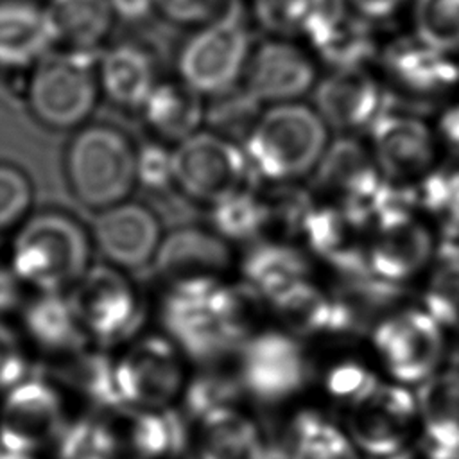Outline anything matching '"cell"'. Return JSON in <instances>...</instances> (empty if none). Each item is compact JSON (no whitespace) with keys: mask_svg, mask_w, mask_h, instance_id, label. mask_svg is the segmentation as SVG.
I'll list each match as a JSON object with an SVG mask.
<instances>
[{"mask_svg":"<svg viewBox=\"0 0 459 459\" xmlns=\"http://www.w3.org/2000/svg\"><path fill=\"white\" fill-rule=\"evenodd\" d=\"M260 310V298L246 283L195 278L170 283L161 303V321L188 357L212 362L244 346Z\"/></svg>","mask_w":459,"mask_h":459,"instance_id":"obj_1","label":"cell"},{"mask_svg":"<svg viewBox=\"0 0 459 459\" xmlns=\"http://www.w3.org/2000/svg\"><path fill=\"white\" fill-rule=\"evenodd\" d=\"M91 233L77 219L56 210L39 212L18 226L9 267L36 292H65L91 267Z\"/></svg>","mask_w":459,"mask_h":459,"instance_id":"obj_2","label":"cell"},{"mask_svg":"<svg viewBox=\"0 0 459 459\" xmlns=\"http://www.w3.org/2000/svg\"><path fill=\"white\" fill-rule=\"evenodd\" d=\"M328 143V126L316 108L294 100L264 109L242 149L256 176L289 183L314 172Z\"/></svg>","mask_w":459,"mask_h":459,"instance_id":"obj_3","label":"cell"},{"mask_svg":"<svg viewBox=\"0 0 459 459\" xmlns=\"http://www.w3.org/2000/svg\"><path fill=\"white\" fill-rule=\"evenodd\" d=\"M138 147L111 124L77 127L65 154V174L72 195L88 210L102 212L127 201L136 185Z\"/></svg>","mask_w":459,"mask_h":459,"instance_id":"obj_4","label":"cell"},{"mask_svg":"<svg viewBox=\"0 0 459 459\" xmlns=\"http://www.w3.org/2000/svg\"><path fill=\"white\" fill-rule=\"evenodd\" d=\"M99 52L63 50L32 66L27 84L29 109L50 129H77L91 117L100 86Z\"/></svg>","mask_w":459,"mask_h":459,"instance_id":"obj_5","label":"cell"},{"mask_svg":"<svg viewBox=\"0 0 459 459\" xmlns=\"http://www.w3.org/2000/svg\"><path fill=\"white\" fill-rule=\"evenodd\" d=\"M251 56L246 16L233 2L213 22L197 30L178 52L179 81L199 95L217 97L237 86Z\"/></svg>","mask_w":459,"mask_h":459,"instance_id":"obj_6","label":"cell"},{"mask_svg":"<svg viewBox=\"0 0 459 459\" xmlns=\"http://www.w3.org/2000/svg\"><path fill=\"white\" fill-rule=\"evenodd\" d=\"M174 185L190 199L215 204L249 190L255 170L240 143L213 131H197L172 151Z\"/></svg>","mask_w":459,"mask_h":459,"instance_id":"obj_7","label":"cell"},{"mask_svg":"<svg viewBox=\"0 0 459 459\" xmlns=\"http://www.w3.org/2000/svg\"><path fill=\"white\" fill-rule=\"evenodd\" d=\"M70 301L88 339L115 344L131 337L143 321L133 281L111 264L91 265L70 289Z\"/></svg>","mask_w":459,"mask_h":459,"instance_id":"obj_8","label":"cell"},{"mask_svg":"<svg viewBox=\"0 0 459 459\" xmlns=\"http://www.w3.org/2000/svg\"><path fill=\"white\" fill-rule=\"evenodd\" d=\"M432 230L418 219L412 204L382 212L368 233L366 260L373 276L402 285L414 280L437 255Z\"/></svg>","mask_w":459,"mask_h":459,"instance_id":"obj_9","label":"cell"},{"mask_svg":"<svg viewBox=\"0 0 459 459\" xmlns=\"http://www.w3.org/2000/svg\"><path fill=\"white\" fill-rule=\"evenodd\" d=\"M63 400L45 378L25 377L4 393L0 403V448L36 455L54 445L65 427Z\"/></svg>","mask_w":459,"mask_h":459,"instance_id":"obj_10","label":"cell"},{"mask_svg":"<svg viewBox=\"0 0 459 459\" xmlns=\"http://www.w3.org/2000/svg\"><path fill=\"white\" fill-rule=\"evenodd\" d=\"M373 344L396 380L425 382L443 359L445 328L425 308H403L378 321Z\"/></svg>","mask_w":459,"mask_h":459,"instance_id":"obj_11","label":"cell"},{"mask_svg":"<svg viewBox=\"0 0 459 459\" xmlns=\"http://www.w3.org/2000/svg\"><path fill=\"white\" fill-rule=\"evenodd\" d=\"M240 353V382L262 402H280L299 391L308 378L301 344L289 333L264 330L253 333Z\"/></svg>","mask_w":459,"mask_h":459,"instance_id":"obj_12","label":"cell"},{"mask_svg":"<svg viewBox=\"0 0 459 459\" xmlns=\"http://www.w3.org/2000/svg\"><path fill=\"white\" fill-rule=\"evenodd\" d=\"M115 382L126 407H163L183 382V366L174 344L160 335L136 341L115 362Z\"/></svg>","mask_w":459,"mask_h":459,"instance_id":"obj_13","label":"cell"},{"mask_svg":"<svg viewBox=\"0 0 459 459\" xmlns=\"http://www.w3.org/2000/svg\"><path fill=\"white\" fill-rule=\"evenodd\" d=\"M369 134L373 160L387 181L407 185L432 170L436 134L421 118L387 109L373 122Z\"/></svg>","mask_w":459,"mask_h":459,"instance_id":"obj_14","label":"cell"},{"mask_svg":"<svg viewBox=\"0 0 459 459\" xmlns=\"http://www.w3.org/2000/svg\"><path fill=\"white\" fill-rule=\"evenodd\" d=\"M163 231L158 213L138 201H124L97 212L91 240L108 264L136 271L152 264Z\"/></svg>","mask_w":459,"mask_h":459,"instance_id":"obj_15","label":"cell"},{"mask_svg":"<svg viewBox=\"0 0 459 459\" xmlns=\"http://www.w3.org/2000/svg\"><path fill=\"white\" fill-rule=\"evenodd\" d=\"M314 104L328 127L355 133L389 109V95L366 66L337 68L317 82Z\"/></svg>","mask_w":459,"mask_h":459,"instance_id":"obj_16","label":"cell"},{"mask_svg":"<svg viewBox=\"0 0 459 459\" xmlns=\"http://www.w3.org/2000/svg\"><path fill=\"white\" fill-rule=\"evenodd\" d=\"M242 79V86L262 104H280L294 102L310 91L317 70L301 47L287 38H273L251 50Z\"/></svg>","mask_w":459,"mask_h":459,"instance_id":"obj_17","label":"cell"},{"mask_svg":"<svg viewBox=\"0 0 459 459\" xmlns=\"http://www.w3.org/2000/svg\"><path fill=\"white\" fill-rule=\"evenodd\" d=\"M303 36L333 70L366 66L377 54L369 22L357 14L346 0H325Z\"/></svg>","mask_w":459,"mask_h":459,"instance_id":"obj_18","label":"cell"},{"mask_svg":"<svg viewBox=\"0 0 459 459\" xmlns=\"http://www.w3.org/2000/svg\"><path fill=\"white\" fill-rule=\"evenodd\" d=\"M416 409V398L409 391L380 384L368 400L353 405L351 437L369 455H393L403 446Z\"/></svg>","mask_w":459,"mask_h":459,"instance_id":"obj_19","label":"cell"},{"mask_svg":"<svg viewBox=\"0 0 459 459\" xmlns=\"http://www.w3.org/2000/svg\"><path fill=\"white\" fill-rule=\"evenodd\" d=\"M369 230L339 204H316L301 226L308 251L332 265L341 278L368 273Z\"/></svg>","mask_w":459,"mask_h":459,"instance_id":"obj_20","label":"cell"},{"mask_svg":"<svg viewBox=\"0 0 459 459\" xmlns=\"http://www.w3.org/2000/svg\"><path fill=\"white\" fill-rule=\"evenodd\" d=\"M231 264L228 240L213 230L179 226L163 235L152 267L169 283L195 278H219Z\"/></svg>","mask_w":459,"mask_h":459,"instance_id":"obj_21","label":"cell"},{"mask_svg":"<svg viewBox=\"0 0 459 459\" xmlns=\"http://www.w3.org/2000/svg\"><path fill=\"white\" fill-rule=\"evenodd\" d=\"M384 70L403 91L418 97L448 93L459 84V63L452 54L414 38H400L382 52Z\"/></svg>","mask_w":459,"mask_h":459,"instance_id":"obj_22","label":"cell"},{"mask_svg":"<svg viewBox=\"0 0 459 459\" xmlns=\"http://www.w3.org/2000/svg\"><path fill=\"white\" fill-rule=\"evenodd\" d=\"M269 303L278 317L301 335L350 333L362 326L344 298L325 292L308 278L294 283Z\"/></svg>","mask_w":459,"mask_h":459,"instance_id":"obj_23","label":"cell"},{"mask_svg":"<svg viewBox=\"0 0 459 459\" xmlns=\"http://www.w3.org/2000/svg\"><path fill=\"white\" fill-rule=\"evenodd\" d=\"M57 45L45 5L29 0H0V68H32Z\"/></svg>","mask_w":459,"mask_h":459,"instance_id":"obj_24","label":"cell"},{"mask_svg":"<svg viewBox=\"0 0 459 459\" xmlns=\"http://www.w3.org/2000/svg\"><path fill=\"white\" fill-rule=\"evenodd\" d=\"M99 86L120 109L140 111L156 86V66L151 54L134 43H118L100 54Z\"/></svg>","mask_w":459,"mask_h":459,"instance_id":"obj_25","label":"cell"},{"mask_svg":"<svg viewBox=\"0 0 459 459\" xmlns=\"http://www.w3.org/2000/svg\"><path fill=\"white\" fill-rule=\"evenodd\" d=\"M22 323L25 335L47 353L72 355L88 339L65 292H36L23 307Z\"/></svg>","mask_w":459,"mask_h":459,"instance_id":"obj_26","label":"cell"},{"mask_svg":"<svg viewBox=\"0 0 459 459\" xmlns=\"http://www.w3.org/2000/svg\"><path fill=\"white\" fill-rule=\"evenodd\" d=\"M140 111L156 138L178 145L199 131L206 106L203 95L185 82L163 81L156 82Z\"/></svg>","mask_w":459,"mask_h":459,"instance_id":"obj_27","label":"cell"},{"mask_svg":"<svg viewBox=\"0 0 459 459\" xmlns=\"http://www.w3.org/2000/svg\"><path fill=\"white\" fill-rule=\"evenodd\" d=\"M310 264L298 247L283 240L255 244L242 260L244 281L265 301H271L294 283L307 280Z\"/></svg>","mask_w":459,"mask_h":459,"instance_id":"obj_28","label":"cell"},{"mask_svg":"<svg viewBox=\"0 0 459 459\" xmlns=\"http://www.w3.org/2000/svg\"><path fill=\"white\" fill-rule=\"evenodd\" d=\"M45 7L65 50L99 52L113 29L108 0H48Z\"/></svg>","mask_w":459,"mask_h":459,"instance_id":"obj_29","label":"cell"},{"mask_svg":"<svg viewBox=\"0 0 459 459\" xmlns=\"http://www.w3.org/2000/svg\"><path fill=\"white\" fill-rule=\"evenodd\" d=\"M429 446L459 450V369L429 377L418 389Z\"/></svg>","mask_w":459,"mask_h":459,"instance_id":"obj_30","label":"cell"},{"mask_svg":"<svg viewBox=\"0 0 459 459\" xmlns=\"http://www.w3.org/2000/svg\"><path fill=\"white\" fill-rule=\"evenodd\" d=\"M201 459H256L262 439L256 427L231 405L201 418Z\"/></svg>","mask_w":459,"mask_h":459,"instance_id":"obj_31","label":"cell"},{"mask_svg":"<svg viewBox=\"0 0 459 459\" xmlns=\"http://www.w3.org/2000/svg\"><path fill=\"white\" fill-rule=\"evenodd\" d=\"M65 380L100 409H126L115 382V362L100 351H86L82 348L72 353L65 368Z\"/></svg>","mask_w":459,"mask_h":459,"instance_id":"obj_32","label":"cell"},{"mask_svg":"<svg viewBox=\"0 0 459 459\" xmlns=\"http://www.w3.org/2000/svg\"><path fill=\"white\" fill-rule=\"evenodd\" d=\"M210 221L224 240L249 242L269 230V208L265 197L249 188L212 204Z\"/></svg>","mask_w":459,"mask_h":459,"instance_id":"obj_33","label":"cell"},{"mask_svg":"<svg viewBox=\"0 0 459 459\" xmlns=\"http://www.w3.org/2000/svg\"><path fill=\"white\" fill-rule=\"evenodd\" d=\"M429 276L423 308L448 330L459 332V244L441 240Z\"/></svg>","mask_w":459,"mask_h":459,"instance_id":"obj_34","label":"cell"},{"mask_svg":"<svg viewBox=\"0 0 459 459\" xmlns=\"http://www.w3.org/2000/svg\"><path fill=\"white\" fill-rule=\"evenodd\" d=\"M127 439L138 459H160L183 450L186 434L181 418L172 411L136 412L131 416Z\"/></svg>","mask_w":459,"mask_h":459,"instance_id":"obj_35","label":"cell"},{"mask_svg":"<svg viewBox=\"0 0 459 459\" xmlns=\"http://www.w3.org/2000/svg\"><path fill=\"white\" fill-rule=\"evenodd\" d=\"M294 459H357L350 441L314 412H301L290 427Z\"/></svg>","mask_w":459,"mask_h":459,"instance_id":"obj_36","label":"cell"},{"mask_svg":"<svg viewBox=\"0 0 459 459\" xmlns=\"http://www.w3.org/2000/svg\"><path fill=\"white\" fill-rule=\"evenodd\" d=\"M262 111V102L258 99H255L244 86H235L233 90L213 97L212 104L206 108L204 122L210 126V131L242 145Z\"/></svg>","mask_w":459,"mask_h":459,"instance_id":"obj_37","label":"cell"},{"mask_svg":"<svg viewBox=\"0 0 459 459\" xmlns=\"http://www.w3.org/2000/svg\"><path fill=\"white\" fill-rule=\"evenodd\" d=\"M54 448L57 459H117L120 445L109 425L81 418L65 423Z\"/></svg>","mask_w":459,"mask_h":459,"instance_id":"obj_38","label":"cell"},{"mask_svg":"<svg viewBox=\"0 0 459 459\" xmlns=\"http://www.w3.org/2000/svg\"><path fill=\"white\" fill-rule=\"evenodd\" d=\"M414 36L446 54H459V0H414Z\"/></svg>","mask_w":459,"mask_h":459,"instance_id":"obj_39","label":"cell"},{"mask_svg":"<svg viewBox=\"0 0 459 459\" xmlns=\"http://www.w3.org/2000/svg\"><path fill=\"white\" fill-rule=\"evenodd\" d=\"M325 0H249L255 22L274 38L303 34Z\"/></svg>","mask_w":459,"mask_h":459,"instance_id":"obj_40","label":"cell"},{"mask_svg":"<svg viewBox=\"0 0 459 459\" xmlns=\"http://www.w3.org/2000/svg\"><path fill=\"white\" fill-rule=\"evenodd\" d=\"M32 197L29 178L18 167L0 161V237L29 217Z\"/></svg>","mask_w":459,"mask_h":459,"instance_id":"obj_41","label":"cell"},{"mask_svg":"<svg viewBox=\"0 0 459 459\" xmlns=\"http://www.w3.org/2000/svg\"><path fill=\"white\" fill-rule=\"evenodd\" d=\"M269 208V228H278L287 235H299L301 226L316 206L312 195L294 185L274 188L265 197Z\"/></svg>","mask_w":459,"mask_h":459,"instance_id":"obj_42","label":"cell"},{"mask_svg":"<svg viewBox=\"0 0 459 459\" xmlns=\"http://www.w3.org/2000/svg\"><path fill=\"white\" fill-rule=\"evenodd\" d=\"M378 385V378L366 366L351 360L333 366L326 375V389L330 394L351 403V407L368 400Z\"/></svg>","mask_w":459,"mask_h":459,"instance_id":"obj_43","label":"cell"},{"mask_svg":"<svg viewBox=\"0 0 459 459\" xmlns=\"http://www.w3.org/2000/svg\"><path fill=\"white\" fill-rule=\"evenodd\" d=\"M237 394L238 385L235 380L221 375H203L188 385L185 405L188 414L203 418L213 409L231 405Z\"/></svg>","mask_w":459,"mask_h":459,"instance_id":"obj_44","label":"cell"},{"mask_svg":"<svg viewBox=\"0 0 459 459\" xmlns=\"http://www.w3.org/2000/svg\"><path fill=\"white\" fill-rule=\"evenodd\" d=\"M136 183L149 192L160 194L174 185L172 151L160 142H145L136 152Z\"/></svg>","mask_w":459,"mask_h":459,"instance_id":"obj_45","label":"cell"},{"mask_svg":"<svg viewBox=\"0 0 459 459\" xmlns=\"http://www.w3.org/2000/svg\"><path fill=\"white\" fill-rule=\"evenodd\" d=\"M230 4V0H154L156 11L181 27H203L219 18Z\"/></svg>","mask_w":459,"mask_h":459,"instance_id":"obj_46","label":"cell"},{"mask_svg":"<svg viewBox=\"0 0 459 459\" xmlns=\"http://www.w3.org/2000/svg\"><path fill=\"white\" fill-rule=\"evenodd\" d=\"M27 377V357L20 337L0 321V393Z\"/></svg>","mask_w":459,"mask_h":459,"instance_id":"obj_47","label":"cell"},{"mask_svg":"<svg viewBox=\"0 0 459 459\" xmlns=\"http://www.w3.org/2000/svg\"><path fill=\"white\" fill-rule=\"evenodd\" d=\"M350 7L368 22L387 20L398 13L407 0H346Z\"/></svg>","mask_w":459,"mask_h":459,"instance_id":"obj_48","label":"cell"},{"mask_svg":"<svg viewBox=\"0 0 459 459\" xmlns=\"http://www.w3.org/2000/svg\"><path fill=\"white\" fill-rule=\"evenodd\" d=\"M115 18H120L127 23H138L149 18L156 11L154 0H108Z\"/></svg>","mask_w":459,"mask_h":459,"instance_id":"obj_49","label":"cell"},{"mask_svg":"<svg viewBox=\"0 0 459 459\" xmlns=\"http://www.w3.org/2000/svg\"><path fill=\"white\" fill-rule=\"evenodd\" d=\"M22 281L9 265H0V316L13 312L20 305Z\"/></svg>","mask_w":459,"mask_h":459,"instance_id":"obj_50","label":"cell"},{"mask_svg":"<svg viewBox=\"0 0 459 459\" xmlns=\"http://www.w3.org/2000/svg\"><path fill=\"white\" fill-rule=\"evenodd\" d=\"M437 134L441 142L459 154V102L450 104L437 120Z\"/></svg>","mask_w":459,"mask_h":459,"instance_id":"obj_51","label":"cell"},{"mask_svg":"<svg viewBox=\"0 0 459 459\" xmlns=\"http://www.w3.org/2000/svg\"><path fill=\"white\" fill-rule=\"evenodd\" d=\"M256 459H294L289 448L276 443H262Z\"/></svg>","mask_w":459,"mask_h":459,"instance_id":"obj_52","label":"cell"},{"mask_svg":"<svg viewBox=\"0 0 459 459\" xmlns=\"http://www.w3.org/2000/svg\"><path fill=\"white\" fill-rule=\"evenodd\" d=\"M427 459H459V450H448V448L429 446Z\"/></svg>","mask_w":459,"mask_h":459,"instance_id":"obj_53","label":"cell"},{"mask_svg":"<svg viewBox=\"0 0 459 459\" xmlns=\"http://www.w3.org/2000/svg\"><path fill=\"white\" fill-rule=\"evenodd\" d=\"M0 459H36V455H27V454H14L0 448Z\"/></svg>","mask_w":459,"mask_h":459,"instance_id":"obj_54","label":"cell"},{"mask_svg":"<svg viewBox=\"0 0 459 459\" xmlns=\"http://www.w3.org/2000/svg\"><path fill=\"white\" fill-rule=\"evenodd\" d=\"M382 459H414V455L411 452H396V454L382 457Z\"/></svg>","mask_w":459,"mask_h":459,"instance_id":"obj_55","label":"cell"}]
</instances>
